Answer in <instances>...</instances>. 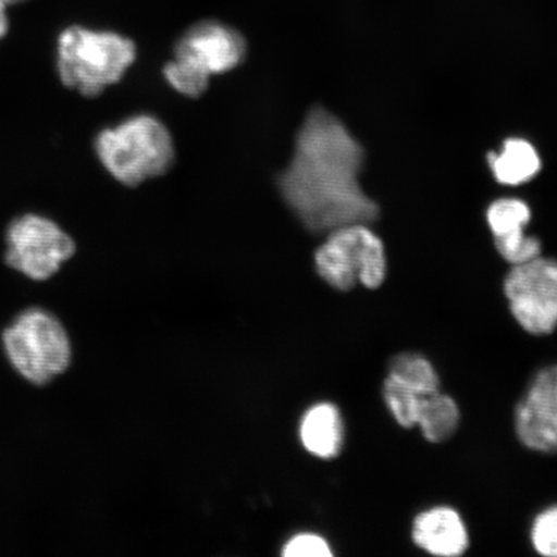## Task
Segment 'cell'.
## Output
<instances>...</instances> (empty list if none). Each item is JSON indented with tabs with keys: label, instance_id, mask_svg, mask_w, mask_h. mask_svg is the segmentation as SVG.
Wrapping results in <instances>:
<instances>
[{
	"label": "cell",
	"instance_id": "cell-11",
	"mask_svg": "<svg viewBox=\"0 0 557 557\" xmlns=\"http://www.w3.org/2000/svg\"><path fill=\"white\" fill-rule=\"evenodd\" d=\"M412 541L422 552L438 557H459L470 547L469 529L461 513L444 505L416 515Z\"/></svg>",
	"mask_w": 557,
	"mask_h": 557
},
{
	"label": "cell",
	"instance_id": "cell-17",
	"mask_svg": "<svg viewBox=\"0 0 557 557\" xmlns=\"http://www.w3.org/2000/svg\"><path fill=\"white\" fill-rule=\"evenodd\" d=\"M534 552L545 557H557V505L535 515L531 527Z\"/></svg>",
	"mask_w": 557,
	"mask_h": 557
},
{
	"label": "cell",
	"instance_id": "cell-12",
	"mask_svg": "<svg viewBox=\"0 0 557 557\" xmlns=\"http://www.w3.org/2000/svg\"><path fill=\"white\" fill-rule=\"evenodd\" d=\"M344 421L331 403L318 404L304 417L301 441L313 456L331 459L339 455L344 445Z\"/></svg>",
	"mask_w": 557,
	"mask_h": 557
},
{
	"label": "cell",
	"instance_id": "cell-14",
	"mask_svg": "<svg viewBox=\"0 0 557 557\" xmlns=\"http://www.w3.org/2000/svg\"><path fill=\"white\" fill-rule=\"evenodd\" d=\"M461 424V409L450 395L438 392L422 396L416 428L431 444L448 442Z\"/></svg>",
	"mask_w": 557,
	"mask_h": 557
},
{
	"label": "cell",
	"instance_id": "cell-16",
	"mask_svg": "<svg viewBox=\"0 0 557 557\" xmlns=\"http://www.w3.org/2000/svg\"><path fill=\"white\" fill-rule=\"evenodd\" d=\"M423 394L403 385L392 377L385 379L382 385V398L396 423L403 429H413L417 424Z\"/></svg>",
	"mask_w": 557,
	"mask_h": 557
},
{
	"label": "cell",
	"instance_id": "cell-3",
	"mask_svg": "<svg viewBox=\"0 0 557 557\" xmlns=\"http://www.w3.org/2000/svg\"><path fill=\"white\" fill-rule=\"evenodd\" d=\"M95 151L103 169L117 183L131 187L162 176L176 157L169 128L149 114L129 116L101 131L95 139Z\"/></svg>",
	"mask_w": 557,
	"mask_h": 557
},
{
	"label": "cell",
	"instance_id": "cell-7",
	"mask_svg": "<svg viewBox=\"0 0 557 557\" xmlns=\"http://www.w3.org/2000/svg\"><path fill=\"white\" fill-rule=\"evenodd\" d=\"M75 250L72 236L46 215H20L5 232V263L35 282H45L58 274Z\"/></svg>",
	"mask_w": 557,
	"mask_h": 557
},
{
	"label": "cell",
	"instance_id": "cell-8",
	"mask_svg": "<svg viewBox=\"0 0 557 557\" xmlns=\"http://www.w3.org/2000/svg\"><path fill=\"white\" fill-rule=\"evenodd\" d=\"M504 294L520 329L534 337L557 330V261L542 255L515 264L504 281Z\"/></svg>",
	"mask_w": 557,
	"mask_h": 557
},
{
	"label": "cell",
	"instance_id": "cell-20",
	"mask_svg": "<svg viewBox=\"0 0 557 557\" xmlns=\"http://www.w3.org/2000/svg\"><path fill=\"white\" fill-rule=\"evenodd\" d=\"M0 2L4 3L7 7H9L11 4H16V3H20V2H24V0H0Z\"/></svg>",
	"mask_w": 557,
	"mask_h": 557
},
{
	"label": "cell",
	"instance_id": "cell-18",
	"mask_svg": "<svg viewBox=\"0 0 557 557\" xmlns=\"http://www.w3.org/2000/svg\"><path fill=\"white\" fill-rule=\"evenodd\" d=\"M285 557H330L332 549L329 542L315 534H301L285 546Z\"/></svg>",
	"mask_w": 557,
	"mask_h": 557
},
{
	"label": "cell",
	"instance_id": "cell-19",
	"mask_svg": "<svg viewBox=\"0 0 557 557\" xmlns=\"http://www.w3.org/2000/svg\"><path fill=\"white\" fill-rule=\"evenodd\" d=\"M10 21L9 15H7V5L0 2V39L5 37V34L9 33Z\"/></svg>",
	"mask_w": 557,
	"mask_h": 557
},
{
	"label": "cell",
	"instance_id": "cell-2",
	"mask_svg": "<svg viewBox=\"0 0 557 557\" xmlns=\"http://www.w3.org/2000/svg\"><path fill=\"white\" fill-rule=\"evenodd\" d=\"M136 54L134 40L122 34L75 25L60 34L55 69L62 85L92 99L123 78Z\"/></svg>",
	"mask_w": 557,
	"mask_h": 557
},
{
	"label": "cell",
	"instance_id": "cell-6",
	"mask_svg": "<svg viewBox=\"0 0 557 557\" xmlns=\"http://www.w3.org/2000/svg\"><path fill=\"white\" fill-rule=\"evenodd\" d=\"M317 249L318 274L332 288L347 292L364 285L377 289L386 281L387 256L380 236L369 224H348L331 230Z\"/></svg>",
	"mask_w": 557,
	"mask_h": 557
},
{
	"label": "cell",
	"instance_id": "cell-5",
	"mask_svg": "<svg viewBox=\"0 0 557 557\" xmlns=\"http://www.w3.org/2000/svg\"><path fill=\"white\" fill-rule=\"evenodd\" d=\"M2 345L12 368L35 386L48 385L72 364L67 331L52 311L44 308L21 311L5 326Z\"/></svg>",
	"mask_w": 557,
	"mask_h": 557
},
{
	"label": "cell",
	"instance_id": "cell-10",
	"mask_svg": "<svg viewBox=\"0 0 557 557\" xmlns=\"http://www.w3.org/2000/svg\"><path fill=\"white\" fill-rule=\"evenodd\" d=\"M531 219V208L518 198H500L487 208L486 220L494 236V244L500 257L511 267L542 255L541 240L525 234V227Z\"/></svg>",
	"mask_w": 557,
	"mask_h": 557
},
{
	"label": "cell",
	"instance_id": "cell-15",
	"mask_svg": "<svg viewBox=\"0 0 557 557\" xmlns=\"http://www.w3.org/2000/svg\"><path fill=\"white\" fill-rule=\"evenodd\" d=\"M387 375L423 395L441 389V377L434 364L418 352L396 354L389 360Z\"/></svg>",
	"mask_w": 557,
	"mask_h": 557
},
{
	"label": "cell",
	"instance_id": "cell-1",
	"mask_svg": "<svg viewBox=\"0 0 557 557\" xmlns=\"http://www.w3.org/2000/svg\"><path fill=\"white\" fill-rule=\"evenodd\" d=\"M366 152L346 125L324 108H313L299 128L294 156L278 176L282 197L301 224L315 234L372 224L380 207L361 187Z\"/></svg>",
	"mask_w": 557,
	"mask_h": 557
},
{
	"label": "cell",
	"instance_id": "cell-9",
	"mask_svg": "<svg viewBox=\"0 0 557 557\" xmlns=\"http://www.w3.org/2000/svg\"><path fill=\"white\" fill-rule=\"evenodd\" d=\"M518 441L540 455H557V364L543 367L529 381L513 413Z\"/></svg>",
	"mask_w": 557,
	"mask_h": 557
},
{
	"label": "cell",
	"instance_id": "cell-4",
	"mask_svg": "<svg viewBox=\"0 0 557 557\" xmlns=\"http://www.w3.org/2000/svg\"><path fill=\"white\" fill-rule=\"evenodd\" d=\"M246 55L247 41L238 30L219 21H201L178 39L164 78L176 92L198 99L213 75L232 72Z\"/></svg>",
	"mask_w": 557,
	"mask_h": 557
},
{
	"label": "cell",
	"instance_id": "cell-13",
	"mask_svg": "<svg viewBox=\"0 0 557 557\" xmlns=\"http://www.w3.org/2000/svg\"><path fill=\"white\" fill-rule=\"evenodd\" d=\"M494 178L506 186H520L537 176L542 162L537 149L524 138L506 139L503 150L487 156Z\"/></svg>",
	"mask_w": 557,
	"mask_h": 557
}]
</instances>
